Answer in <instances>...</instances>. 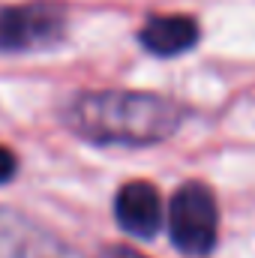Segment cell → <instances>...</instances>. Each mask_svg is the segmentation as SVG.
<instances>
[{
	"label": "cell",
	"instance_id": "6da1fadb",
	"mask_svg": "<svg viewBox=\"0 0 255 258\" xmlns=\"http://www.w3.org/2000/svg\"><path fill=\"white\" fill-rule=\"evenodd\" d=\"M63 126L96 147H150L171 138L186 120V108L150 90H81L60 111Z\"/></svg>",
	"mask_w": 255,
	"mask_h": 258
},
{
	"label": "cell",
	"instance_id": "7a4b0ae2",
	"mask_svg": "<svg viewBox=\"0 0 255 258\" xmlns=\"http://www.w3.org/2000/svg\"><path fill=\"white\" fill-rule=\"evenodd\" d=\"M69 33V9L60 0H21L0 6V51L36 54L57 48Z\"/></svg>",
	"mask_w": 255,
	"mask_h": 258
},
{
	"label": "cell",
	"instance_id": "3957f363",
	"mask_svg": "<svg viewBox=\"0 0 255 258\" xmlns=\"http://www.w3.org/2000/svg\"><path fill=\"white\" fill-rule=\"evenodd\" d=\"M168 237L183 255H207L219 237L216 195L201 180H186L168 201Z\"/></svg>",
	"mask_w": 255,
	"mask_h": 258
},
{
	"label": "cell",
	"instance_id": "277c9868",
	"mask_svg": "<svg viewBox=\"0 0 255 258\" xmlns=\"http://www.w3.org/2000/svg\"><path fill=\"white\" fill-rule=\"evenodd\" d=\"M0 258H69V252L42 222L0 207Z\"/></svg>",
	"mask_w": 255,
	"mask_h": 258
},
{
	"label": "cell",
	"instance_id": "5b68a950",
	"mask_svg": "<svg viewBox=\"0 0 255 258\" xmlns=\"http://www.w3.org/2000/svg\"><path fill=\"white\" fill-rule=\"evenodd\" d=\"M165 216L168 213L162 210V195L147 180H129L114 195V219L132 237H156Z\"/></svg>",
	"mask_w": 255,
	"mask_h": 258
},
{
	"label": "cell",
	"instance_id": "8992f818",
	"mask_svg": "<svg viewBox=\"0 0 255 258\" xmlns=\"http://www.w3.org/2000/svg\"><path fill=\"white\" fill-rule=\"evenodd\" d=\"M138 42L153 57H177L198 42V24L189 15H150L138 30Z\"/></svg>",
	"mask_w": 255,
	"mask_h": 258
},
{
	"label": "cell",
	"instance_id": "52a82bcc",
	"mask_svg": "<svg viewBox=\"0 0 255 258\" xmlns=\"http://www.w3.org/2000/svg\"><path fill=\"white\" fill-rule=\"evenodd\" d=\"M18 168H21V159H18V153H15L12 147L0 144V186L12 183V180H15V174H18Z\"/></svg>",
	"mask_w": 255,
	"mask_h": 258
},
{
	"label": "cell",
	"instance_id": "ba28073f",
	"mask_svg": "<svg viewBox=\"0 0 255 258\" xmlns=\"http://www.w3.org/2000/svg\"><path fill=\"white\" fill-rule=\"evenodd\" d=\"M105 258H150V255H144V252H141V249H135V246L114 243V246H105Z\"/></svg>",
	"mask_w": 255,
	"mask_h": 258
}]
</instances>
